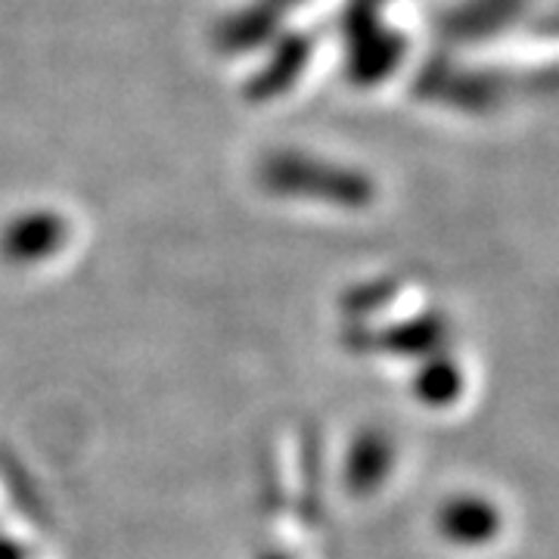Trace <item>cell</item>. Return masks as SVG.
Listing matches in <instances>:
<instances>
[{
    "label": "cell",
    "mask_w": 559,
    "mask_h": 559,
    "mask_svg": "<svg viewBox=\"0 0 559 559\" xmlns=\"http://www.w3.org/2000/svg\"><path fill=\"white\" fill-rule=\"evenodd\" d=\"M441 528L448 538L460 544H481V540L495 538L500 528V513L479 498L454 500L451 507H444L441 513Z\"/></svg>",
    "instance_id": "cell-1"
}]
</instances>
